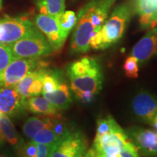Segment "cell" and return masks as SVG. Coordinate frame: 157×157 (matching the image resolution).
Here are the masks:
<instances>
[{
	"mask_svg": "<svg viewBox=\"0 0 157 157\" xmlns=\"http://www.w3.org/2000/svg\"><path fill=\"white\" fill-rule=\"evenodd\" d=\"M66 74L74 93L91 92L97 95L103 87V70L95 58L84 56L71 63Z\"/></svg>",
	"mask_w": 157,
	"mask_h": 157,
	"instance_id": "1",
	"label": "cell"
},
{
	"mask_svg": "<svg viewBox=\"0 0 157 157\" xmlns=\"http://www.w3.org/2000/svg\"><path fill=\"white\" fill-rule=\"evenodd\" d=\"M134 12L132 2L121 4L115 7L101 27L100 50L109 48L120 40Z\"/></svg>",
	"mask_w": 157,
	"mask_h": 157,
	"instance_id": "2",
	"label": "cell"
},
{
	"mask_svg": "<svg viewBox=\"0 0 157 157\" xmlns=\"http://www.w3.org/2000/svg\"><path fill=\"white\" fill-rule=\"evenodd\" d=\"M8 46L13 59H39L50 56L53 52L48 39L38 29Z\"/></svg>",
	"mask_w": 157,
	"mask_h": 157,
	"instance_id": "3",
	"label": "cell"
},
{
	"mask_svg": "<svg viewBox=\"0 0 157 157\" xmlns=\"http://www.w3.org/2000/svg\"><path fill=\"white\" fill-rule=\"evenodd\" d=\"M93 10V0H90L78 12L71 41L70 50L72 54L85 53L90 50V39L94 31L91 23Z\"/></svg>",
	"mask_w": 157,
	"mask_h": 157,
	"instance_id": "4",
	"label": "cell"
},
{
	"mask_svg": "<svg viewBox=\"0 0 157 157\" xmlns=\"http://www.w3.org/2000/svg\"><path fill=\"white\" fill-rule=\"evenodd\" d=\"M36 29L25 17L0 18V44H13Z\"/></svg>",
	"mask_w": 157,
	"mask_h": 157,
	"instance_id": "5",
	"label": "cell"
},
{
	"mask_svg": "<svg viewBox=\"0 0 157 157\" xmlns=\"http://www.w3.org/2000/svg\"><path fill=\"white\" fill-rule=\"evenodd\" d=\"M44 66L39 59L14 58L0 78V87H13L30 72Z\"/></svg>",
	"mask_w": 157,
	"mask_h": 157,
	"instance_id": "6",
	"label": "cell"
},
{
	"mask_svg": "<svg viewBox=\"0 0 157 157\" xmlns=\"http://www.w3.org/2000/svg\"><path fill=\"white\" fill-rule=\"evenodd\" d=\"M125 132L141 154L147 157H157V131L133 127Z\"/></svg>",
	"mask_w": 157,
	"mask_h": 157,
	"instance_id": "7",
	"label": "cell"
},
{
	"mask_svg": "<svg viewBox=\"0 0 157 157\" xmlns=\"http://www.w3.org/2000/svg\"><path fill=\"white\" fill-rule=\"evenodd\" d=\"M130 140L124 129L95 137L93 148L96 154L118 156L124 144Z\"/></svg>",
	"mask_w": 157,
	"mask_h": 157,
	"instance_id": "8",
	"label": "cell"
},
{
	"mask_svg": "<svg viewBox=\"0 0 157 157\" xmlns=\"http://www.w3.org/2000/svg\"><path fill=\"white\" fill-rule=\"evenodd\" d=\"M87 148V140L82 133L71 132L59 142L50 157H82Z\"/></svg>",
	"mask_w": 157,
	"mask_h": 157,
	"instance_id": "9",
	"label": "cell"
},
{
	"mask_svg": "<svg viewBox=\"0 0 157 157\" xmlns=\"http://www.w3.org/2000/svg\"><path fill=\"white\" fill-rule=\"evenodd\" d=\"M132 109L139 120L149 124L157 114V98L146 90H141L132 101Z\"/></svg>",
	"mask_w": 157,
	"mask_h": 157,
	"instance_id": "10",
	"label": "cell"
},
{
	"mask_svg": "<svg viewBox=\"0 0 157 157\" xmlns=\"http://www.w3.org/2000/svg\"><path fill=\"white\" fill-rule=\"evenodd\" d=\"M25 102L14 87H0V116H19L26 110Z\"/></svg>",
	"mask_w": 157,
	"mask_h": 157,
	"instance_id": "11",
	"label": "cell"
},
{
	"mask_svg": "<svg viewBox=\"0 0 157 157\" xmlns=\"http://www.w3.org/2000/svg\"><path fill=\"white\" fill-rule=\"evenodd\" d=\"M34 23L37 29L46 36L53 51H58L62 48L66 39L63 36L56 18L39 14L34 17Z\"/></svg>",
	"mask_w": 157,
	"mask_h": 157,
	"instance_id": "12",
	"label": "cell"
},
{
	"mask_svg": "<svg viewBox=\"0 0 157 157\" xmlns=\"http://www.w3.org/2000/svg\"><path fill=\"white\" fill-rule=\"evenodd\" d=\"M157 54V29L153 28L133 47L131 56L138 63L148 61Z\"/></svg>",
	"mask_w": 157,
	"mask_h": 157,
	"instance_id": "13",
	"label": "cell"
},
{
	"mask_svg": "<svg viewBox=\"0 0 157 157\" xmlns=\"http://www.w3.org/2000/svg\"><path fill=\"white\" fill-rule=\"evenodd\" d=\"M132 3L134 11L139 16L141 28H154L157 16V0H133Z\"/></svg>",
	"mask_w": 157,
	"mask_h": 157,
	"instance_id": "14",
	"label": "cell"
},
{
	"mask_svg": "<svg viewBox=\"0 0 157 157\" xmlns=\"http://www.w3.org/2000/svg\"><path fill=\"white\" fill-rule=\"evenodd\" d=\"M25 109L35 114L53 117L58 113L59 110L44 96H33L25 100Z\"/></svg>",
	"mask_w": 157,
	"mask_h": 157,
	"instance_id": "15",
	"label": "cell"
},
{
	"mask_svg": "<svg viewBox=\"0 0 157 157\" xmlns=\"http://www.w3.org/2000/svg\"><path fill=\"white\" fill-rule=\"evenodd\" d=\"M0 135L15 150L24 143L23 137L17 132L10 119L7 116H0Z\"/></svg>",
	"mask_w": 157,
	"mask_h": 157,
	"instance_id": "16",
	"label": "cell"
},
{
	"mask_svg": "<svg viewBox=\"0 0 157 157\" xmlns=\"http://www.w3.org/2000/svg\"><path fill=\"white\" fill-rule=\"evenodd\" d=\"M42 95L59 111L68 109L72 103L69 87L63 80L60 84L58 89L55 91L49 93H43Z\"/></svg>",
	"mask_w": 157,
	"mask_h": 157,
	"instance_id": "17",
	"label": "cell"
},
{
	"mask_svg": "<svg viewBox=\"0 0 157 157\" xmlns=\"http://www.w3.org/2000/svg\"><path fill=\"white\" fill-rule=\"evenodd\" d=\"M116 0H93V10L91 23L94 31H101L102 25L106 21L108 15Z\"/></svg>",
	"mask_w": 157,
	"mask_h": 157,
	"instance_id": "18",
	"label": "cell"
},
{
	"mask_svg": "<svg viewBox=\"0 0 157 157\" xmlns=\"http://www.w3.org/2000/svg\"><path fill=\"white\" fill-rule=\"evenodd\" d=\"M52 121L48 117H32L27 119L23 124V132L25 137L29 140H31L37 133L45 128H51Z\"/></svg>",
	"mask_w": 157,
	"mask_h": 157,
	"instance_id": "19",
	"label": "cell"
},
{
	"mask_svg": "<svg viewBox=\"0 0 157 157\" xmlns=\"http://www.w3.org/2000/svg\"><path fill=\"white\" fill-rule=\"evenodd\" d=\"M39 74L42 83V94L55 91L63 80L59 71L47 70L43 67L39 69Z\"/></svg>",
	"mask_w": 157,
	"mask_h": 157,
	"instance_id": "20",
	"label": "cell"
},
{
	"mask_svg": "<svg viewBox=\"0 0 157 157\" xmlns=\"http://www.w3.org/2000/svg\"><path fill=\"white\" fill-rule=\"evenodd\" d=\"M66 0H36V3L40 14L58 18L65 11Z\"/></svg>",
	"mask_w": 157,
	"mask_h": 157,
	"instance_id": "21",
	"label": "cell"
},
{
	"mask_svg": "<svg viewBox=\"0 0 157 157\" xmlns=\"http://www.w3.org/2000/svg\"><path fill=\"white\" fill-rule=\"evenodd\" d=\"M56 19L63 36L66 40L68 34H70L71 31L73 30L76 25V14L73 11H64V13Z\"/></svg>",
	"mask_w": 157,
	"mask_h": 157,
	"instance_id": "22",
	"label": "cell"
},
{
	"mask_svg": "<svg viewBox=\"0 0 157 157\" xmlns=\"http://www.w3.org/2000/svg\"><path fill=\"white\" fill-rule=\"evenodd\" d=\"M121 129H122V128L111 116L105 118H101L97 121V130H96L95 137H100L109 133L117 132Z\"/></svg>",
	"mask_w": 157,
	"mask_h": 157,
	"instance_id": "23",
	"label": "cell"
},
{
	"mask_svg": "<svg viewBox=\"0 0 157 157\" xmlns=\"http://www.w3.org/2000/svg\"><path fill=\"white\" fill-rule=\"evenodd\" d=\"M39 70V68L30 72L26 76H25L21 81L17 82L15 86H13L17 91V93L20 94V95L25 101L30 98L29 94V89L32 82L38 77Z\"/></svg>",
	"mask_w": 157,
	"mask_h": 157,
	"instance_id": "24",
	"label": "cell"
},
{
	"mask_svg": "<svg viewBox=\"0 0 157 157\" xmlns=\"http://www.w3.org/2000/svg\"><path fill=\"white\" fill-rule=\"evenodd\" d=\"M52 121V127L51 129H52L57 137L59 140H62L66 136L70 134L71 131L68 129L67 125L65 121L63 120L62 117L60 114H58L56 117H50Z\"/></svg>",
	"mask_w": 157,
	"mask_h": 157,
	"instance_id": "25",
	"label": "cell"
},
{
	"mask_svg": "<svg viewBox=\"0 0 157 157\" xmlns=\"http://www.w3.org/2000/svg\"><path fill=\"white\" fill-rule=\"evenodd\" d=\"M31 141L36 143L58 145L60 140L51 128H45L35 135Z\"/></svg>",
	"mask_w": 157,
	"mask_h": 157,
	"instance_id": "26",
	"label": "cell"
},
{
	"mask_svg": "<svg viewBox=\"0 0 157 157\" xmlns=\"http://www.w3.org/2000/svg\"><path fill=\"white\" fill-rule=\"evenodd\" d=\"M13 60V53L8 45L0 44V78Z\"/></svg>",
	"mask_w": 157,
	"mask_h": 157,
	"instance_id": "27",
	"label": "cell"
},
{
	"mask_svg": "<svg viewBox=\"0 0 157 157\" xmlns=\"http://www.w3.org/2000/svg\"><path fill=\"white\" fill-rule=\"evenodd\" d=\"M123 68L127 77L135 78L138 76V61L135 57H128L125 60Z\"/></svg>",
	"mask_w": 157,
	"mask_h": 157,
	"instance_id": "28",
	"label": "cell"
},
{
	"mask_svg": "<svg viewBox=\"0 0 157 157\" xmlns=\"http://www.w3.org/2000/svg\"><path fill=\"white\" fill-rule=\"evenodd\" d=\"M17 157H37L36 143L29 140L17 149Z\"/></svg>",
	"mask_w": 157,
	"mask_h": 157,
	"instance_id": "29",
	"label": "cell"
},
{
	"mask_svg": "<svg viewBox=\"0 0 157 157\" xmlns=\"http://www.w3.org/2000/svg\"><path fill=\"white\" fill-rule=\"evenodd\" d=\"M119 157H140L139 151L137 147L133 144L131 140L124 144L121 151L119 152Z\"/></svg>",
	"mask_w": 157,
	"mask_h": 157,
	"instance_id": "30",
	"label": "cell"
},
{
	"mask_svg": "<svg viewBox=\"0 0 157 157\" xmlns=\"http://www.w3.org/2000/svg\"><path fill=\"white\" fill-rule=\"evenodd\" d=\"M57 145L36 143L37 157H50Z\"/></svg>",
	"mask_w": 157,
	"mask_h": 157,
	"instance_id": "31",
	"label": "cell"
},
{
	"mask_svg": "<svg viewBox=\"0 0 157 157\" xmlns=\"http://www.w3.org/2000/svg\"><path fill=\"white\" fill-rule=\"evenodd\" d=\"M40 69V68H39ZM42 93V83L41 81L40 74H39V76L32 84H31L30 87L29 89V94L30 97H33V96H38Z\"/></svg>",
	"mask_w": 157,
	"mask_h": 157,
	"instance_id": "32",
	"label": "cell"
},
{
	"mask_svg": "<svg viewBox=\"0 0 157 157\" xmlns=\"http://www.w3.org/2000/svg\"><path fill=\"white\" fill-rule=\"evenodd\" d=\"M75 97L78 101L82 102V103H90L94 101L95 97V94L91 92H84V93H74Z\"/></svg>",
	"mask_w": 157,
	"mask_h": 157,
	"instance_id": "33",
	"label": "cell"
},
{
	"mask_svg": "<svg viewBox=\"0 0 157 157\" xmlns=\"http://www.w3.org/2000/svg\"><path fill=\"white\" fill-rule=\"evenodd\" d=\"M82 157H96L95 151H94L93 148H90V150L86 151L85 154H84Z\"/></svg>",
	"mask_w": 157,
	"mask_h": 157,
	"instance_id": "34",
	"label": "cell"
},
{
	"mask_svg": "<svg viewBox=\"0 0 157 157\" xmlns=\"http://www.w3.org/2000/svg\"><path fill=\"white\" fill-rule=\"evenodd\" d=\"M149 125H151V126L154 129V130L157 131V114L155 116L154 118H153V119L151 121Z\"/></svg>",
	"mask_w": 157,
	"mask_h": 157,
	"instance_id": "35",
	"label": "cell"
},
{
	"mask_svg": "<svg viewBox=\"0 0 157 157\" xmlns=\"http://www.w3.org/2000/svg\"><path fill=\"white\" fill-rule=\"evenodd\" d=\"M95 156L96 157H119V156H109V155H106V154H95Z\"/></svg>",
	"mask_w": 157,
	"mask_h": 157,
	"instance_id": "36",
	"label": "cell"
},
{
	"mask_svg": "<svg viewBox=\"0 0 157 157\" xmlns=\"http://www.w3.org/2000/svg\"><path fill=\"white\" fill-rule=\"evenodd\" d=\"M4 141H5V140H4V139L2 138V137L1 135H0V147H1L3 145Z\"/></svg>",
	"mask_w": 157,
	"mask_h": 157,
	"instance_id": "37",
	"label": "cell"
},
{
	"mask_svg": "<svg viewBox=\"0 0 157 157\" xmlns=\"http://www.w3.org/2000/svg\"><path fill=\"white\" fill-rule=\"evenodd\" d=\"M0 157H9V156L5 154H0Z\"/></svg>",
	"mask_w": 157,
	"mask_h": 157,
	"instance_id": "38",
	"label": "cell"
},
{
	"mask_svg": "<svg viewBox=\"0 0 157 157\" xmlns=\"http://www.w3.org/2000/svg\"><path fill=\"white\" fill-rule=\"evenodd\" d=\"M0 9H2V0H0Z\"/></svg>",
	"mask_w": 157,
	"mask_h": 157,
	"instance_id": "39",
	"label": "cell"
},
{
	"mask_svg": "<svg viewBox=\"0 0 157 157\" xmlns=\"http://www.w3.org/2000/svg\"><path fill=\"white\" fill-rule=\"evenodd\" d=\"M156 21V25H157V16H156V21Z\"/></svg>",
	"mask_w": 157,
	"mask_h": 157,
	"instance_id": "40",
	"label": "cell"
},
{
	"mask_svg": "<svg viewBox=\"0 0 157 157\" xmlns=\"http://www.w3.org/2000/svg\"></svg>",
	"mask_w": 157,
	"mask_h": 157,
	"instance_id": "41",
	"label": "cell"
}]
</instances>
